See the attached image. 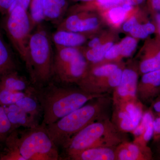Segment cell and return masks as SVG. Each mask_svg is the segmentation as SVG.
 <instances>
[{
  "label": "cell",
  "instance_id": "obj_1",
  "mask_svg": "<svg viewBox=\"0 0 160 160\" xmlns=\"http://www.w3.org/2000/svg\"><path fill=\"white\" fill-rule=\"evenodd\" d=\"M63 85L51 81L46 86L37 88L36 95L42 106V124L47 126L89 102L106 95L88 93L78 86Z\"/></svg>",
  "mask_w": 160,
  "mask_h": 160
},
{
  "label": "cell",
  "instance_id": "obj_2",
  "mask_svg": "<svg viewBox=\"0 0 160 160\" xmlns=\"http://www.w3.org/2000/svg\"><path fill=\"white\" fill-rule=\"evenodd\" d=\"M112 103L108 95L95 98L92 102L74 110L56 122L46 126L49 137L58 149H62L73 136L89 124L107 116Z\"/></svg>",
  "mask_w": 160,
  "mask_h": 160
},
{
  "label": "cell",
  "instance_id": "obj_3",
  "mask_svg": "<svg viewBox=\"0 0 160 160\" xmlns=\"http://www.w3.org/2000/svg\"><path fill=\"white\" fill-rule=\"evenodd\" d=\"M34 29L29 38L25 64L31 82L38 88L52 80L54 52L51 35L42 23Z\"/></svg>",
  "mask_w": 160,
  "mask_h": 160
},
{
  "label": "cell",
  "instance_id": "obj_4",
  "mask_svg": "<svg viewBox=\"0 0 160 160\" xmlns=\"http://www.w3.org/2000/svg\"><path fill=\"white\" fill-rule=\"evenodd\" d=\"M128 140L127 133L117 129L111 119L105 117L89 124L73 136L62 148V159L89 148L116 147Z\"/></svg>",
  "mask_w": 160,
  "mask_h": 160
},
{
  "label": "cell",
  "instance_id": "obj_5",
  "mask_svg": "<svg viewBox=\"0 0 160 160\" xmlns=\"http://www.w3.org/2000/svg\"><path fill=\"white\" fill-rule=\"evenodd\" d=\"M5 145L7 149L18 152L25 160H62L59 149L42 123L33 128L13 130Z\"/></svg>",
  "mask_w": 160,
  "mask_h": 160
},
{
  "label": "cell",
  "instance_id": "obj_6",
  "mask_svg": "<svg viewBox=\"0 0 160 160\" xmlns=\"http://www.w3.org/2000/svg\"><path fill=\"white\" fill-rule=\"evenodd\" d=\"M52 80L63 85L77 84L86 74L89 64L79 48L55 46Z\"/></svg>",
  "mask_w": 160,
  "mask_h": 160
},
{
  "label": "cell",
  "instance_id": "obj_7",
  "mask_svg": "<svg viewBox=\"0 0 160 160\" xmlns=\"http://www.w3.org/2000/svg\"><path fill=\"white\" fill-rule=\"evenodd\" d=\"M4 16L2 22L4 30L15 50L25 63L27 59L29 38L34 30L29 12L18 6L10 9Z\"/></svg>",
  "mask_w": 160,
  "mask_h": 160
},
{
  "label": "cell",
  "instance_id": "obj_8",
  "mask_svg": "<svg viewBox=\"0 0 160 160\" xmlns=\"http://www.w3.org/2000/svg\"><path fill=\"white\" fill-rule=\"evenodd\" d=\"M112 105V122L120 131L130 133L141 122L145 109L144 104L138 100Z\"/></svg>",
  "mask_w": 160,
  "mask_h": 160
},
{
  "label": "cell",
  "instance_id": "obj_9",
  "mask_svg": "<svg viewBox=\"0 0 160 160\" xmlns=\"http://www.w3.org/2000/svg\"><path fill=\"white\" fill-rule=\"evenodd\" d=\"M138 73V68H124L119 84L112 93V105L138 100L137 98Z\"/></svg>",
  "mask_w": 160,
  "mask_h": 160
},
{
  "label": "cell",
  "instance_id": "obj_10",
  "mask_svg": "<svg viewBox=\"0 0 160 160\" xmlns=\"http://www.w3.org/2000/svg\"><path fill=\"white\" fill-rule=\"evenodd\" d=\"M64 19L58 26L57 29L80 33H89L98 28V19L87 11H78Z\"/></svg>",
  "mask_w": 160,
  "mask_h": 160
},
{
  "label": "cell",
  "instance_id": "obj_11",
  "mask_svg": "<svg viewBox=\"0 0 160 160\" xmlns=\"http://www.w3.org/2000/svg\"><path fill=\"white\" fill-rule=\"evenodd\" d=\"M160 95V69L142 75L138 83L137 98L144 105Z\"/></svg>",
  "mask_w": 160,
  "mask_h": 160
},
{
  "label": "cell",
  "instance_id": "obj_12",
  "mask_svg": "<svg viewBox=\"0 0 160 160\" xmlns=\"http://www.w3.org/2000/svg\"><path fill=\"white\" fill-rule=\"evenodd\" d=\"M153 152L149 146H143L129 140L115 148V160H151Z\"/></svg>",
  "mask_w": 160,
  "mask_h": 160
},
{
  "label": "cell",
  "instance_id": "obj_13",
  "mask_svg": "<svg viewBox=\"0 0 160 160\" xmlns=\"http://www.w3.org/2000/svg\"><path fill=\"white\" fill-rule=\"evenodd\" d=\"M0 87L11 90L27 93H35L37 88L17 70L10 72L0 78Z\"/></svg>",
  "mask_w": 160,
  "mask_h": 160
},
{
  "label": "cell",
  "instance_id": "obj_14",
  "mask_svg": "<svg viewBox=\"0 0 160 160\" xmlns=\"http://www.w3.org/2000/svg\"><path fill=\"white\" fill-rule=\"evenodd\" d=\"M3 107L11 124L12 132L21 128H33L40 124L38 120L26 113L15 104Z\"/></svg>",
  "mask_w": 160,
  "mask_h": 160
},
{
  "label": "cell",
  "instance_id": "obj_15",
  "mask_svg": "<svg viewBox=\"0 0 160 160\" xmlns=\"http://www.w3.org/2000/svg\"><path fill=\"white\" fill-rule=\"evenodd\" d=\"M142 75L160 69V42L156 40L148 43L147 50L138 66Z\"/></svg>",
  "mask_w": 160,
  "mask_h": 160
},
{
  "label": "cell",
  "instance_id": "obj_16",
  "mask_svg": "<svg viewBox=\"0 0 160 160\" xmlns=\"http://www.w3.org/2000/svg\"><path fill=\"white\" fill-rule=\"evenodd\" d=\"M88 34L57 29L51 38L54 46L79 48L87 41Z\"/></svg>",
  "mask_w": 160,
  "mask_h": 160
},
{
  "label": "cell",
  "instance_id": "obj_17",
  "mask_svg": "<svg viewBox=\"0 0 160 160\" xmlns=\"http://www.w3.org/2000/svg\"><path fill=\"white\" fill-rule=\"evenodd\" d=\"M68 8L67 0H43L45 21L58 25Z\"/></svg>",
  "mask_w": 160,
  "mask_h": 160
},
{
  "label": "cell",
  "instance_id": "obj_18",
  "mask_svg": "<svg viewBox=\"0 0 160 160\" xmlns=\"http://www.w3.org/2000/svg\"><path fill=\"white\" fill-rule=\"evenodd\" d=\"M116 147H97L85 149L73 155L68 160H115Z\"/></svg>",
  "mask_w": 160,
  "mask_h": 160
},
{
  "label": "cell",
  "instance_id": "obj_19",
  "mask_svg": "<svg viewBox=\"0 0 160 160\" xmlns=\"http://www.w3.org/2000/svg\"><path fill=\"white\" fill-rule=\"evenodd\" d=\"M17 70V64L12 52L0 32V78L6 73Z\"/></svg>",
  "mask_w": 160,
  "mask_h": 160
},
{
  "label": "cell",
  "instance_id": "obj_20",
  "mask_svg": "<svg viewBox=\"0 0 160 160\" xmlns=\"http://www.w3.org/2000/svg\"><path fill=\"white\" fill-rule=\"evenodd\" d=\"M15 105L38 120H39V119L41 118H42V106L36 93L26 95L16 103Z\"/></svg>",
  "mask_w": 160,
  "mask_h": 160
},
{
  "label": "cell",
  "instance_id": "obj_21",
  "mask_svg": "<svg viewBox=\"0 0 160 160\" xmlns=\"http://www.w3.org/2000/svg\"><path fill=\"white\" fill-rule=\"evenodd\" d=\"M113 45L112 42H108L94 48L81 50L89 65H96L102 62L106 52Z\"/></svg>",
  "mask_w": 160,
  "mask_h": 160
},
{
  "label": "cell",
  "instance_id": "obj_22",
  "mask_svg": "<svg viewBox=\"0 0 160 160\" xmlns=\"http://www.w3.org/2000/svg\"><path fill=\"white\" fill-rule=\"evenodd\" d=\"M28 10L32 25L34 29L45 21L43 0H31Z\"/></svg>",
  "mask_w": 160,
  "mask_h": 160
},
{
  "label": "cell",
  "instance_id": "obj_23",
  "mask_svg": "<svg viewBox=\"0 0 160 160\" xmlns=\"http://www.w3.org/2000/svg\"><path fill=\"white\" fill-rule=\"evenodd\" d=\"M133 6L127 3L115 6L109 9L108 14L110 22L115 25H119L124 22L126 14L131 11Z\"/></svg>",
  "mask_w": 160,
  "mask_h": 160
},
{
  "label": "cell",
  "instance_id": "obj_24",
  "mask_svg": "<svg viewBox=\"0 0 160 160\" xmlns=\"http://www.w3.org/2000/svg\"><path fill=\"white\" fill-rule=\"evenodd\" d=\"M126 0H93L86 2L84 5L78 6L77 9L79 11H88L94 7L109 9L112 7L125 3Z\"/></svg>",
  "mask_w": 160,
  "mask_h": 160
},
{
  "label": "cell",
  "instance_id": "obj_25",
  "mask_svg": "<svg viewBox=\"0 0 160 160\" xmlns=\"http://www.w3.org/2000/svg\"><path fill=\"white\" fill-rule=\"evenodd\" d=\"M28 94L30 93L11 91L0 87V106H6L14 105Z\"/></svg>",
  "mask_w": 160,
  "mask_h": 160
},
{
  "label": "cell",
  "instance_id": "obj_26",
  "mask_svg": "<svg viewBox=\"0 0 160 160\" xmlns=\"http://www.w3.org/2000/svg\"><path fill=\"white\" fill-rule=\"evenodd\" d=\"M155 30V26L152 23L146 22L141 24L138 22L129 32V33L132 37L145 39L154 33Z\"/></svg>",
  "mask_w": 160,
  "mask_h": 160
},
{
  "label": "cell",
  "instance_id": "obj_27",
  "mask_svg": "<svg viewBox=\"0 0 160 160\" xmlns=\"http://www.w3.org/2000/svg\"><path fill=\"white\" fill-rule=\"evenodd\" d=\"M12 132V126L5 109L0 106V146L5 144L7 138Z\"/></svg>",
  "mask_w": 160,
  "mask_h": 160
},
{
  "label": "cell",
  "instance_id": "obj_28",
  "mask_svg": "<svg viewBox=\"0 0 160 160\" xmlns=\"http://www.w3.org/2000/svg\"><path fill=\"white\" fill-rule=\"evenodd\" d=\"M135 38L127 37L123 39L118 44L120 57H128L132 54L137 46Z\"/></svg>",
  "mask_w": 160,
  "mask_h": 160
},
{
  "label": "cell",
  "instance_id": "obj_29",
  "mask_svg": "<svg viewBox=\"0 0 160 160\" xmlns=\"http://www.w3.org/2000/svg\"><path fill=\"white\" fill-rule=\"evenodd\" d=\"M154 116L150 109H145L141 122L137 127L130 133L133 135L134 138L140 136L145 131L149 124L153 122Z\"/></svg>",
  "mask_w": 160,
  "mask_h": 160
},
{
  "label": "cell",
  "instance_id": "obj_30",
  "mask_svg": "<svg viewBox=\"0 0 160 160\" xmlns=\"http://www.w3.org/2000/svg\"><path fill=\"white\" fill-rule=\"evenodd\" d=\"M153 121L150 123L145 131L143 132L142 134L140 136L134 138L133 142L142 146H148V143L150 140L152 139L153 136Z\"/></svg>",
  "mask_w": 160,
  "mask_h": 160
},
{
  "label": "cell",
  "instance_id": "obj_31",
  "mask_svg": "<svg viewBox=\"0 0 160 160\" xmlns=\"http://www.w3.org/2000/svg\"><path fill=\"white\" fill-rule=\"evenodd\" d=\"M0 160H25L18 152L6 148V151L0 155Z\"/></svg>",
  "mask_w": 160,
  "mask_h": 160
},
{
  "label": "cell",
  "instance_id": "obj_32",
  "mask_svg": "<svg viewBox=\"0 0 160 160\" xmlns=\"http://www.w3.org/2000/svg\"><path fill=\"white\" fill-rule=\"evenodd\" d=\"M152 142L156 144L160 142V117L154 116L153 122Z\"/></svg>",
  "mask_w": 160,
  "mask_h": 160
},
{
  "label": "cell",
  "instance_id": "obj_33",
  "mask_svg": "<svg viewBox=\"0 0 160 160\" xmlns=\"http://www.w3.org/2000/svg\"><path fill=\"white\" fill-rule=\"evenodd\" d=\"M120 58L119 50L118 44L113 45L106 52L105 59L106 61L117 60Z\"/></svg>",
  "mask_w": 160,
  "mask_h": 160
},
{
  "label": "cell",
  "instance_id": "obj_34",
  "mask_svg": "<svg viewBox=\"0 0 160 160\" xmlns=\"http://www.w3.org/2000/svg\"><path fill=\"white\" fill-rule=\"evenodd\" d=\"M15 0H0V14L4 16L8 13Z\"/></svg>",
  "mask_w": 160,
  "mask_h": 160
},
{
  "label": "cell",
  "instance_id": "obj_35",
  "mask_svg": "<svg viewBox=\"0 0 160 160\" xmlns=\"http://www.w3.org/2000/svg\"><path fill=\"white\" fill-rule=\"evenodd\" d=\"M149 109L152 112L154 116L160 117V95L152 102Z\"/></svg>",
  "mask_w": 160,
  "mask_h": 160
},
{
  "label": "cell",
  "instance_id": "obj_36",
  "mask_svg": "<svg viewBox=\"0 0 160 160\" xmlns=\"http://www.w3.org/2000/svg\"><path fill=\"white\" fill-rule=\"evenodd\" d=\"M138 22L136 18L135 17H132L124 23L123 26V30L126 32H129Z\"/></svg>",
  "mask_w": 160,
  "mask_h": 160
},
{
  "label": "cell",
  "instance_id": "obj_37",
  "mask_svg": "<svg viewBox=\"0 0 160 160\" xmlns=\"http://www.w3.org/2000/svg\"><path fill=\"white\" fill-rule=\"evenodd\" d=\"M31 1V0H15L14 3L12 4L9 10L14 7L18 6L22 7L24 9L28 10Z\"/></svg>",
  "mask_w": 160,
  "mask_h": 160
},
{
  "label": "cell",
  "instance_id": "obj_38",
  "mask_svg": "<svg viewBox=\"0 0 160 160\" xmlns=\"http://www.w3.org/2000/svg\"><path fill=\"white\" fill-rule=\"evenodd\" d=\"M148 4L153 11L160 12V0H148Z\"/></svg>",
  "mask_w": 160,
  "mask_h": 160
},
{
  "label": "cell",
  "instance_id": "obj_39",
  "mask_svg": "<svg viewBox=\"0 0 160 160\" xmlns=\"http://www.w3.org/2000/svg\"><path fill=\"white\" fill-rule=\"evenodd\" d=\"M155 22L156 23L155 32H157L158 35L156 40L160 42V12H157L156 13Z\"/></svg>",
  "mask_w": 160,
  "mask_h": 160
},
{
  "label": "cell",
  "instance_id": "obj_40",
  "mask_svg": "<svg viewBox=\"0 0 160 160\" xmlns=\"http://www.w3.org/2000/svg\"><path fill=\"white\" fill-rule=\"evenodd\" d=\"M101 44V41L99 38H94L90 40L88 42V48H94V47L99 46Z\"/></svg>",
  "mask_w": 160,
  "mask_h": 160
},
{
  "label": "cell",
  "instance_id": "obj_41",
  "mask_svg": "<svg viewBox=\"0 0 160 160\" xmlns=\"http://www.w3.org/2000/svg\"><path fill=\"white\" fill-rule=\"evenodd\" d=\"M146 0H126L125 2L129 4L131 6H137L142 4Z\"/></svg>",
  "mask_w": 160,
  "mask_h": 160
},
{
  "label": "cell",
  "instance_id": "obj_42",
  "mask_svg": "<svg viewBox=\"0 0 160 160\" xmlns=\"http://www.w3.org/2000/svg\"><path fill=\"white\" fill-rule=\"evenodd\" d=\"M156 153L158 157L160 159V142L157 144Z\"/></svg>",
  "mask_w": 160,
  "mask_h": 160
},
{
  "label": "cell",
  "instance_id": "obj_43",
  "mask_svg": "<svg viewBox=\"0 0 160 160\" xmlns=\"http://www.w3.org/2000/svg\"><path fill=\"white\" fill-rule=\"evenodd\" d=\"M74 1H81V2H91V1H93V0H74Z\"/></svg>",
  "mask_w": 160,
  "mask_h": 160
}]
</instances>
